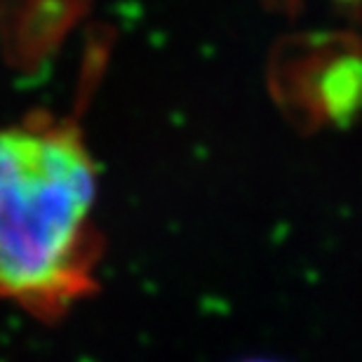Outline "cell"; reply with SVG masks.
<instances>
[{"instance_id": "cell-1", "label": "cell", "mask_w": 362, "mask_h": 362, "mask_svg": "<svg viewBox=\"0 0 362 362\" xmlns=\"http://www.w3.org/2000/svg\"><path fill=\"white\" fill-rule=\"evenodd\" d=\"M97 168L66 127L0 129V294L42 315L88 289Z\"/></svg>"}, {"instance_id": "cell-2", "label": "cell", "mask_w": 362, "mask_h": 362, "mask_svg": "<svg viewBox=\"0 0 362 362\" xmlns=\"http://www.w3.org/2000/svg\"><path fill=\"white\" fill-rule=\"evenodd\" d=\"M257 362H259V360H257Z\"/></svg>"}]
</instances>
